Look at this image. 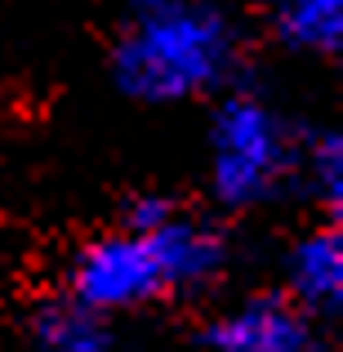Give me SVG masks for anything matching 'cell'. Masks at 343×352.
Wrapping results in <instances>:
<instances>
[{
	"label": "cell",
	"mask_w": 343,
	"mask_h": 352,
	"mask_svg": "<svg viewBox=\"0 0 343 352\" xmlns=\"http://www.w3.org/2000/svg\"><path fill=\"white\" fill-rule=\"evenodd\" d=\"M250 36L236 0H112L107 80L134 107L210 103L245 80Z\"/></svg>",
	"instance_id": "cell-1"
},
{
	"label": "cell",
	"mask_w": 343,
	"mask_h": 352,
	"mask_svg": "<svg viewBox=\"0 0 343 352\" xmlns=\"http://www.w3.org/2000/svg\"><path fill=\"white\" fill-rule=\"evenodd\" d=\"M303 125L267 89L236 80L210 98L206 120V183L210 201L228 214L272 206L294 188Z\"/></svg>",
	"instance_id": "cell-2"
},
{
	"label": "cell",
	"mask_w": 343,
	"mask_h": 352,
	"mask_svg": "<svg viewBox=\"0 0 343 352\" xmlns=\"http://www.w3.org/2000/svg\"><path fill=\"white\" fill-rule=\"evenodd\" d=\"M67 294L103 317L147 308L156 299H174L152 236L134 232V228H112V232L89 236L67 263Z\"/></svg>",
	"instance_id": "cell-3"
},
{
	"label": "cell",
	"mask_w": 343,
	"mask_h": 352,
	"mask_svg": "<svg viewBox=\"0 0 343 352\" xmlns=\"http://www.w3.org/2000/svg\"><path fill=\"white\" fill-rule=\"evenodd\" d=\"M206 352H321L317 317L281 290H254L228 303L201 330Z\"/></svg>",
	"instance_id": "cell-4"
},
{
	"label": "cell",
	"mask_w": 343,
	"mask_h": 352,
	"mask_svg": "<svg viewBox=\"0 0 343 352\" xmlns=\"http://www.w3.org/2000/svg\"><path fill=\"white\" fill-rule=\"evenodd\" d=\"M134 232H147L165 263V276H170V294H201L210 285H219L232 267V236L219 219L201 214L192 206H174L161 223L152 228H134Z\"/></svg>",
	"instance_id": "cell-5"
},
{
	"label": "cell",
	"mask_w": 343,
	"mask_h": 352,
	"mask_svg": "<svg viewBox=\"0 0 343 352\" xmlns=\"http://www.w3.org/2000/svg\"><path fill=\"white\" fill-rule=\"evenodd\" d=\"M308 317H335L343 303V232L339 219L294 236L285 254V290Z\"/></svg>",
	"instance_id": "cell-6"
},
{
	"label": "cell",
	"mask_w": 343,
	"mask_h": 352,
	"mask_svg": "<svg viewBox=\"0 0 343 352\" xmlns=\"http://www.w3.org/2000/svg\"><path fill=\"white\" fill-rule=\"evenodd\" d=\"M258 32L294 58L343 54V0H258Z\"/></svg>",
	"instance_id": "cell-7"
},
{
	"label": "cell",
	"mask_w": 343,
	"mask_h": 352,
	"mask_svg": "<svg viewBox=\"0 0 343 352\" xmlns=\"http://www.w3.org/2000/svg\"><path fill=\"white\" fill-rule=\"evenodd\" d=\"M27 330L36 352H112V317L76 303L71 294L45 299Z\"/></svg>",
	"instance_id": "cell-8"
},
{
	"label": "cell",
	"mask_w": 343,
	"mask_h": 352,
	"mask_svg": "<svg viewBox=\"0 0 343 352\" xmlns=\"http://www.w3.org/2000/svg\"><path fill=\"white\" fill-rule=\"evenodd\" d=\"M294 192H303L321 210H330V219H339V201H343V138H339V129L303 125L299 161H294Z\"/></svg>",
	"instance_id": "cell-9"
}]
</instances>
